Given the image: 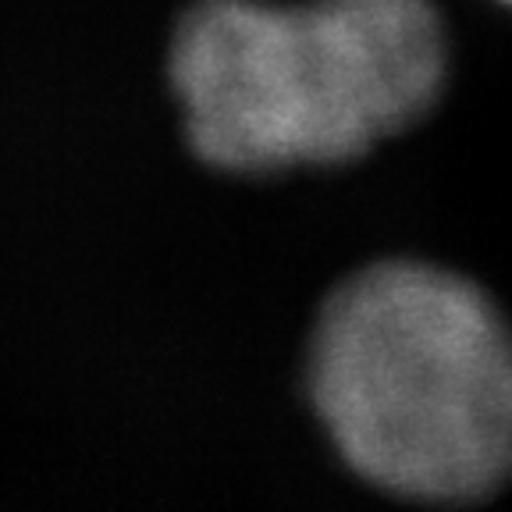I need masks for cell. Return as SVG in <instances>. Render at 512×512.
<instances>
[{
    "mask_svg": "<svg viewBox=\"0 0 512 512\" xmlns=\"http://www.w3.org/2000/svg\"><path fill=\"white\" fill-rule=\"evenodd\" d=\"M441 75L431 0H200L171 47L185 136L228 171L360 157L431 107Z\"/></svg>",
    "mask_w": 512,
    "mask_h": 512,
    "instance_id": "6da1fadb",
    "label": "cell"
},
{
    "mask_svg": "<svg viewBox=\"0 0 512 512\" xmlns=\"http://www.w3.org/2000/svg\"><path fill=\"white\" fill-rule=\"evenodd\" d=\"M313 402L377 488L473 502L512 473V335L470 281L377 264L338 288L313 338Z\"/></svg>",
    "mask_w": 512,
    "mask_h": 512,
    "instance_id": "7a4b0ae2",
    "label": "cell"
}]
</instances>
